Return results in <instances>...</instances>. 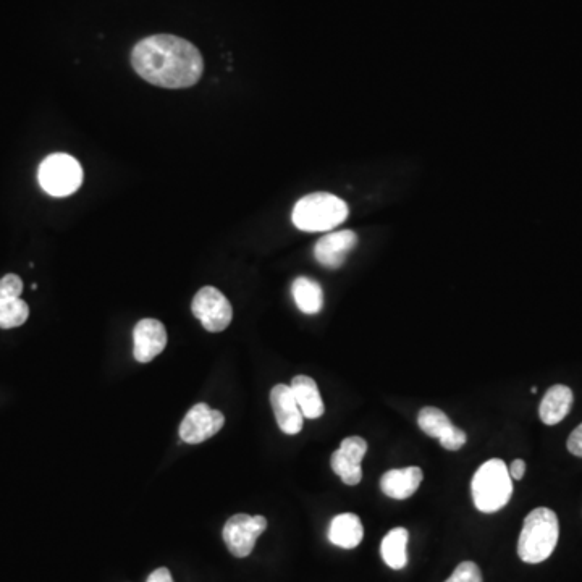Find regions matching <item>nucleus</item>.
I'll return each mask as SVG.
<instances>
[{"label":"nucleus","mask_w":582,"mask_h":582,"mask_svg":"<svg viewBox=\"0 0 582 582\" xmlns=\"http://www.w3.org/2000/svg\"><path fill=\"white\" fill-rule=\"evenodd\" d=\"M422 469L418 466H410L405 469H390L380 477V489L387 497L393 500H406L413 497L421 485Z\"/></svg>","instance_id":"nucleus-13"},{"label":"nucleus","mask_w":582,"mask_h":582,"mask_svg":"<svg viewBox=\"0 0 582 582\" xmlns=\"http://www.w3.org/2000/svg\"><path fill=\"white\" fill-rule=\"evenodd\" d=\"M267 529V519L264 516H249L245 513L232 516L224 526L225 545L233 557L246 558L251 555L256 540Z\"/></svg>","instance_id":"nucleus-7"},{"label":"nucleus","mask_w":582,"mask_h":582,"mask_svg":"<svg viewBox=\"0 0 582 582\" xmlns=\"http://www.w3.org/2000/svg\"><path fill=\"white\" fill-rule=\"evenodd\" d=\"M364 539L361 519L355 513H342L330 523L329 540L340 549H356Z\"/></svg>","instance_id":"nucleus-15"},{"label":"nucleus","mask_w":582,"mask_h":582,"mask_svg":"<svg viewBox=\"0 0 582 582\" xmlns=\"http://www.w3.org/2000/svg\"><path fill=\"white\" fill-rule=\"evenodd\" d=\"M445 582H482V573L473 561H463Z\"/></svg>","instance_id":"nucleus-21"},{"label":"nucleus","mask_w":582,"mask_h":582,"mask_svg":"<svg viewBox=\"0 0 582 582\" xmlns=\"http://www.w3.org/2000/svg\"><path fill=\"white\" fill-rule=\"evenodd\" d=\"M194 317L212 334L224 332L232 324L233 308L227 296L216 287H204L196 293L191 303Z\"/></svg>","instance_id":"nucleus-6"},{"label":"nucleus","mask_w":582,"mask_h":582,"mask_svg":"<svg viewBox=\"0 0 582 582\" xmlns=\"http://www.w3.org/2000/svg\"><path fill=\"white\" fill-rule=\"evenodd\" d=\"M510 476L513 481H521L523 479L524 474H526V463L523 460H515L511 463L510 468Z\"/></svg>","instance_id":"nucleus-25"},{"label":"nucleus","mask_w":582,"mask_h":582,"mask_svg":"<svg viewBox=\"0 0 582 582\" xmlns=\"http://www.w3.org/2000/svg\"><path fill=\"white\" fill-rule=\"evenodd\" d=\"M270 405L283 434L296 435L303 431L304 416L290 385H275L270 390Z\"/></svg>","instance_id":"nucleus-11"},{"label":"nucleus","mask_w":582,"mask_h":582,"mask_svg":"<svg viewBox=\"0 0 582 582\" xmlns=\"http://www.w3.org/2000/svg\"><path fill=\"white\" fill-rule=\"evenodd\" d=\"M169 342L164 324L157 319H143L133 330V356L141 364L151 363Z\"/></svg>","instance_id":"nucleus-10"},{"label":"nucleus","mask_w":582,"mask_h":582,"mask_svg":"<svg viewBox=\"0 0 582 582\" xmlns=\"http://www.w3.org/2000/svg\"><path fill=\"white\" fill-rule=\"evenodd\" d=\"M560 537L555 511L540 507L524 519L523 531L518 540V555L524 563L537 565L552 555Z\"/></svg>","instance_id":"nucleus-2"},{"label":"nucleus","mask_w":582,"mask_h":582,"mask_svg":"<svg viewBox=\"0 0 582 582\" xmlns=\"http://www.w3.org/2000/svg\"><path fill=\"white\" fill-rule=\"evenodd\" d=\"M474 505L482 513H497L507 507L513 495V479L505 461H485L471 482Z\"/></svg>","instance_id":"nucleus-4"},{"label":"nucleus","mask_w":582,"mask_h":582,"mask_svg":"<svg viewBox=\"0 0 582 582\" xmlns=\"http://www.w3.org/2000/svg\"><path fill=\"white\" fill-rule=\"evenodd\" d=\"M408 540H410V532L405 528L392 529L382 540L380 553L385 565L390 566L392 570H403L408 565V553H406Z\"/></svg>","instance_id":"nucleus-18"},{"label":"nucleus","mask_w":582,"mask_h":582,"mask_svg":"<svg viewBox=\"0 0 582 582\" xmlns=\"http://www.w3.org/2000/svg\"><path fill=\"white\" fill-rule=\"evenodd\" d=\"M350 214V207L330 193H313L295 204L291 220L301 232H330L342 225Z\"/></svg>","instance_id":"nucleus-3"},{"label":"nucleus","mask_w":582,"mask_h":582,"mask_svg":"<svg viewBox=\"0 0 582 582\" xmlns=\"http://www.w3.org/2000/svg\"><path fill=\"white\" fill-rule=\"evenodd\" d=\"M291 295L301 313L317 314L324 308V291L316 280L309 277H298L291 285Z\"/></svg>","instance_id":"nucleus-17"},{"label":"nucleus","mask_w":582,"mask_h":582,"mask_svg":"<svg viewBox=\"0 0 582 582\" xmlns=\"http://www.w3.org/2000/svg\"><path fill=\"white\" fill-rule=\"evenodd\" d=\"M23 291V282L17 274H7L0 279V300L20 298Z\"/></svg>","instance_id":"nucleus-22"},{"label":"nucleus","mask_w":582,"mask_h":582,"mask_svg":"<svg viewBox=\"0 0 582 582\" xmlns=\"http://www.w3.org/2000/svg\"><path fill=\"white\" fill-rule=\"evenodd\" d=\"M146 582H173V578L167 568H159V570L152 571L149 574L148 581Z\"/></svg>","instance_id":"nucleus-26"},{"label":"nucleus","mask_w":582,"mask_h":582,"mask_svg":"<svg viewBox=\"0 0 582 582\" xmlns=\"http://www.w3.org/2000/svg\"><path fill=\"white\" fill-rule=\"evenodd\" d=\"M566 447L573 453L574 456L582 458V424H579L573 432H571L570 437H568V442H566Z\"/></svg>","instance_id":"nucleus-24"},{"label":"nucleus","mask_w":582,"mask_h":582,"mask_svg":"<svg viewBox=\"0 0 582 582\" xmlns=\"http://www.w3.org/2000/svg\"><path fill=\"white\" fill-rule=\"evenodd\" d=\"M30 317V306L20 298L0 300V329H15Z\"/></svg>","instance_id":"nucleus-20"},{"label":"nucleus","mask_w":582,"mask_h":582,"mask_svg":"<svg viewBox=\"0 0 582 582\" xmlns=\"http://www.w3.org/2000/svg\"><path fill=\"white\" fill-rule=\"evenodd\" d=\"M418 426L424 434L434 439L440 440L443 435L447 434L448 429L453 426L452 421L448 419L447 414L439 408H422L418 414Z\"/></svg>","instance_id":"nucleus-19"},{"label":"nucleus","mask_w":582,"mask_h":582,"mask_svg":"<svg viewBox=\"0 0 582 582\" xmlns=\"http://www.w3.org/2000/svg\"><path fill=\"white\" fill-rule=\"evenodd\" d=\"M39 185L55 198H65L80 190L83 169L75 157L68 154H52L46 157L38 170Z\"/></svg>","instance_id":"nucleus-5"},{"label":"nucleus","mask_w":582,"mask_h":582,"mask_svg":"<svg viewBox=\"0 0 582 582\" xmlns=\"http://www.w3.org/2000/svg\"><path fill=\"white\" fill-rule=\"evenodd\" d=\"M131 65L143 80L165 89L190 88L204 72L198 47L173 34L144 38L131 52Z\"/></svg>","instance_id":"nucleus-1"},{"label":"nucleus","mask_w":582,"mask_h":582,"mask_svg":"<svg viewBox=\"0 0 582 582\" xmlns=\"http://www.w3.org/2000/svg\"><path fill=\"white\" fill-rule=\"evenodd\" d=\"M225 416L220 411L212 410L206 403L194 405L180 424V439L190 445L203 443L219 434L224 427Z\"/></svg>","instance_id":"nucleus-8"},{"label":"nucleus","mask_w":582,"mask_h":582,"mask_svg":"<svg viewBox=\"0 0 582 582\" xmlns=\"http://www.w3.org/2000/svg\"><path fill=\"white\" fill-rule=\"evenodd\" d=\"M358 245V237L351 230L330 232L317 241L314 258L321 266L338 269L345 264L348 254Z\"/></svg>","instance_id":"nucleus-12"},{"label":"nucleus","mask_w":582,"mask_h":582,"mask_svg":"<svg viewBox=\"0 0 582 582\" xmlns=\"http://www.w3.org/2000/svg\"><path fill=\"white\" fill-rule=\"evenodd\" d=\"M291 392L295 395L301 413L306 419H319L325 413L324 401H322L316 380L309 376H296L291 380Z\"/></svg>","instance_id":"nucleus-16"},{"label":"nucleus","mask_w":582,"mask_h":582,"mask_svg":"<svg viewBox=\"0 0 582 582\" xmlns=\"http://www.w3.org/2000/svg\"><path fill=\"white\" fill-rule=\"evenodd\" d=\"M466 440H468L466 432L461 431L460 427L452 426L439 442L448 452H458L464 447Z\"/></svg>","instance_id":"nucleus-23"},{"label":"nucleus","mask_w":582,"mask_h":582,"mask_svg":"<svg viewBox=\"0 0 582 582\" xmlns=\"http://www.w3.org/2000/svg\"><path fill=\"white\" fill-rule=\"evenodd\" d=\"M573 400V392H571L570 387L553 385L540 401V421L544 422L545 426H557L570 414Z\"/></svg>","instance_id":"nucleus-14"},{"label":"nucleus","mask_w":582,"mask_h":582,"mask_svg":"<svg viewBox=\"0 0 582 582\" xmlns=\"http://www.w3.org/2000/svg\"><path fill=\"white\" fill-rule=\"evenodd\" d=\"M367 452V443L363 437H346L330 460L334 473L340 476L346 485H358L363 479L361 461Z\"/></svg>","instance_id":"nucleus-9"}]
</instances>
